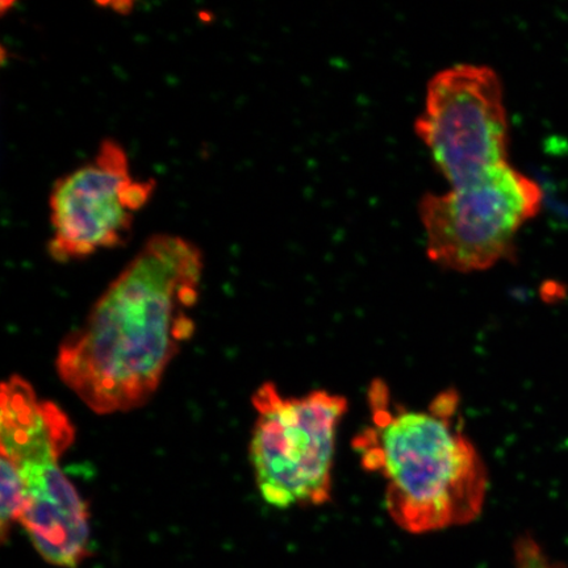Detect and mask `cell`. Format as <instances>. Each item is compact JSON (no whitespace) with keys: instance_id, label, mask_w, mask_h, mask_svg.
Here are the masks:
<instances>
[{"instance_id":"6da1fadb","label":"cell","mask_w":568,"mask_h":568,"mask_svg":"<svg viewBox=\"0 0 568 568\" xmlns=\"http://www.w3.org/2000/svg\"><path fill=\"white\" fill-rule=\"evenodd\" d=\"M203 253L176 234H154L128 262L87 322L63 341L57 371L97 414L145 404L184 341L199 300Z\"/></svg>"},{"instance_id":"7a4b0ae2","label":"cell","mask_w":568,"mask_h":568,"mask_svg":"<svg viewBox=\"0 0 568 568\" xmlns=\"http://www.w3.org/2000/svg\"><path fill=\"white\" fill-rule=\"evenodd\" d=\"M372 426L354 439L365 470L386 483V507L414 535L470 524L485 506L488 475L459 420L456 389L439 393L424 410L393 402L388 386L368 388Z\"/></svg>"},{"instance_id":"3957f363","label":"cell","mask_w":568,"mask_h":568,"mask_svg":"<svg viewBox=\"0 0 568 568\" xmlns=\"http://www.w3.org/2000/svg\"><path fill=\"white\" fill-rule=\"evenodd\" d=\"M253 406L251 457L264 500L281 509L324 506L332 496L346 397L325 389L287 397L267 382L255 390Z\"/></svg>"},{"instance_id":"277c9868","label":"cell","mask_w":568,"mask_h":568,"mask_svg":"<svg viewBox=\"0 0 568 568\" xmlns=\"http://www.w3.org/2000/svg\"><path fill=\"white\" fill-rule=\"evenodd\" d=\"M542 202L539 184L509 162L445 194H426L418 207L426 254L450 272H485L514 257L517 233Z\"/></svg>"},{"instance_id":"5b68a950","label":"cell","mask_w":568,"mask_h":568,"mask_svg":"<svg viewBox=\"0 0 568 568\" xmlns=\"http://www.w3.org/2000/svg\"><path fill=\"white\" fill-rule=\"evenodd\" d=\"M415 132L452 187L508 163L509 125L499 75L471 63L433 75Z\"/></svg>"},{"instance_id":"8992f818","label":"cell","mask_w":568,"mask_h":568,"mask_svg":"<svg viewBox=\"0 0 568 568\" xmlns=\"http://www.w3.org/2000/svg\"><path fill=\"white\" fill-rule=\"evenodd\" d=\"M154 189L155 181L133 175L124 146L104 139L88 162L53 184L49 255L68 264L123 245Z\"/></svg>"},{"instance_id":"52a82bcc","label":"cell","mask_w":568,"mask_h":568,"mask_svg":"<svg viewBox=\"0 0 568 568\" xmlns=\"http://www.w3.org/2000/svg\"><path fill=\"white\" fill-rule=\"evenodd\" d=\"M18 468L27 491L19 523L33 548L49 565L81 566L91 556L88 504L57 462Z\"/></svg>"},{"instance_id":"ba28073f","label":"cell","mask_w":568,"mask_h":568,"mask_svg":"<svg viewBox=\"0 0 568 568\" xmlns=\"http://www.w3.org/2000/svg\"><path fill=\"white\" fill-rule=\"evenodd\" d=\"M2 457L17 466L57 462L74 442L68 416L52 402H40L34 389L20 376L2 386Z\"/></svg>"},{"instance_id":"9c48e42d","label":"cell","mask_w":568,"mask_h":568,"mask_svg":"<svg viewBox=\"0 0 568 568\" xmlns=\"http://www.w3.org/2000/svg\"><path fill=\"white\" fill-rule=\"evenodd\" d=\"M26 483L19 468L9 458L2 457V541L4 542L12 525L19 523L26 506Z\"/></svg>"},{"instance_id":"30bf717a","label":"cell","mask_w":568,"mask_h":568,"mask_svg":"<svg viewBox=\"0 0 568 568\" xmlns=\"http://www.w3.org/2000/svg\"><path fill=\"white\" fill-rule=\"evenodd\" d=\"M516 568H558L535 538L524 536L515 546Z\"/></svg>"}]
</instances>
